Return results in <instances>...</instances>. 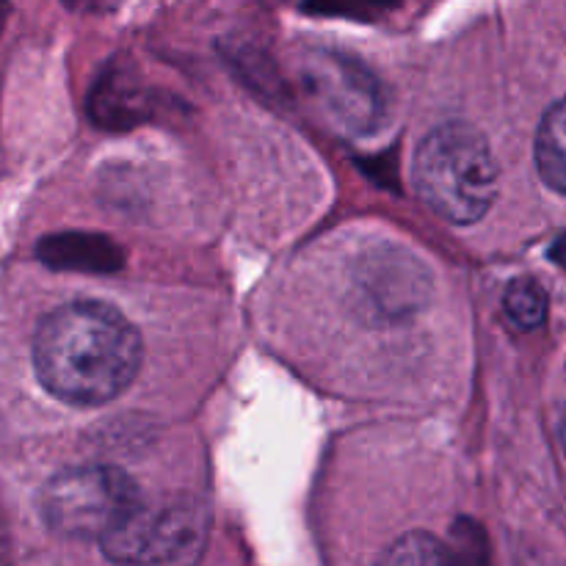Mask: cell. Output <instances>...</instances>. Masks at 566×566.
<instances>
[{
  "label": "cell",
  "instance_id": "7a4b0ae2",
  "mask_svg": "<svg viewBox=\"0 0 566 566\" xmlns=\"http://www.w3.org/2000/svg\"><path fill=\"white\" fill-rule=\"evenodd\" d=\"M415 186L423 202L451 224L484 219L501 186L484 133L464 122L434 127L415 155Z\"/></svg>",
  "mask_w": 566,
  "mask_h": 566
},
{
  "label": "cell",
  "instance_id": "5b68a950",
  "mask_svg": "<svg viewBox=\"0 0 566 566\" xmlns=\"http://www.w3.org/2000/svg\"><path fill=\"white\" fill-rule=\"evenodd\" d=\"M307 86L335 122L354 133L379 127L387 116V94L379 77L340 53H321L307 64Z\"/></svg>",
  "mask_w": 566,
  "mask_h": 566
},
{
  "label": "cell",
  "instance_id": "8fae6325",
  "mask_svg": "<svg viewBox=\"0 0 566 566\" xmlns=\"http://www.w3.org/2000/svg\"><path fill=\"white\" fill-rule=\"evenodd\" d=\"M401 0H304V11L318 17H346V20H381Z\"/></svg>",
  "mask_w": 566,
  "mask_h": 566
},
{
  "label": "cell",
  "instance_id": "9c48e42d",
  "mask_svg": "<svg viewBox=\"0 0 566 566\" xmlns=\"http://www.w3.org/2000/svg\"><path fill=\"white\" fill-rule=\"evenodd\" d=\"M379 566H464L451 542H440L437 536L412 531L387 547Z\"/></svg>",
  "mask_w": 566,
  "mask_h": 566
},
{
  "label": "cell",
  "instance_id": "52a82bcc",
  "mask_svg": "<svg viewBox=\"0 0 566 566\" xmlns=\"http://www.w3.org/2000/svg\"><path fill=\"white\" fill-rule=\"evenodd\" d=\"M39 260L59 271H86V274H111L122 269V249L105 235L88 232H64L39 243Z\"/></svg>",
  "mask_w": 566,
  "mask_h": 566
},
{
  "label": "cell",
  "instance_id": "30bf717a",
  "mask_svg": "<svg viewBox=\"0 0 566 566\" xmlns=\"http://www.w3.org/2000/svg\"><path fill=\"white\" fill-rule=\"evenodd\" d=\"M503 307H506V315L520 329H536L547 318V293L536 280L520 276L509 285L506 296H503Z\"/></svg>",
  "mask_w": 566,
  "mask_h": 566
},
{
  "label": "cell",
  "instance_id": "277c9868",
  "mask_svg": "<svg viewBox=\"0 0 566 566\" xmlns=\"http://www.w3.org/2000/svg\"><path fill=\"white\" fill-rule=\"evenodd\" d=\"M142 503L130 475L108 464L72 468L42 490V517L55 534L103 539Z\"/></svg>",
  "mask_w": 566,
  "mask_h": 566
},
{
  "label": "cell",
  "instance_id": "ba28073f",
  "mask_svg": "<svg viewBox=\"0 0 566 566\" xmlns=\"http://www.w3.org/2000/svg\"><path fill=\"white\" fill-rule=\"evenodd\" d=\"M536 169L553 191L566 193V97L547 111L536 133Z\"/></svg>",
  "mask_w": 566,
  "mask_h": 566
},
{
  "label": "cell",
  "instance_id": "8992f818",
  "mask_svg": "<svg viewBox=\"0 0 566 566\" xmlns=\"http://www.w3.org/2000/svg\"><path fill=\"white\" fill-rule=\"evenodd\" d=\"M359 287L376 313L401 315L412 313L423 296L429 293V276L423 265L398 249H381L374 252L359 274Z\"/></svg>",
  "mask_w": 566,
  "mask_h": 566
},
{
  "label": "cell",
  "instance_id": "6da1fadb",
  "mask_svg": "<svg viewBox=\"0 0 566 566\" xmlns=\"http://www.w3.org/2000/svg\"><path fill=\"white\" fill-rule=\"evenodd\" d=\"M144 346L136 326L103 302H72L44 315L33 365L50 396L72 407H103L130 387Z\"/></svg>",
  "mask_w": 566,
  "mask_h": 566
},
{
  "label": "cell",
  "instance_id": "5bb4252c",
  "mask_svg": "<svg viewBox=\"0 0 566 566\" xmlns=\"http://www.w3.org/2000/svg\"><path fill=\"white\" fill-rule=\"evenodd\" d=\"M562 442H564V448H566V415H564V423H562Z\"/></svg>",
  "mask_w": 566,
  "mask_h": 566
},
{
  "label": "cell",
  "instance_id": "7c38bea8",
  "mask_svg": "<svg viewBox=\"0 0 566 566\" xmlns=\"http://www.w3.org/2000/svg\"><path fill=\"white\" fill-rule=\"evenodd\" d=\"M72 9H105L108 0H66Z\"/></svg>",
  "mask_w": 566,
  "mask_h": 566
},
{
  "label": "cell",
  "instance_id": "4fadbf2b",
  "mask_svg": "<svg viewBox=\"0 0 566 566\" xmlns=\"http://www.w3.org/2000/svg\"><path fill=\"white\" fill-rule=\"evenodd\" d=\"M6 17H9V0H0V31L6 25Z\"/></svg>",
  "mask_w": 566,
  "mask_h": 566
},
{
  "label": "cell",
  "instance_id": "3957f363",
  "mask_svg": "<svg viewBox=\"0 0 566 566\" xmlns=\"http://www.w3.org/2000/svg\"><path fill=\"white\" fill-rule=\"evenodd\" d=\"M208 536V509L197 497H169L138 503L99 542L105 556L119 566H197Z\"/></svg>",
  "mask_w": 566,
  "mask_h": 566
}]
</instances>
